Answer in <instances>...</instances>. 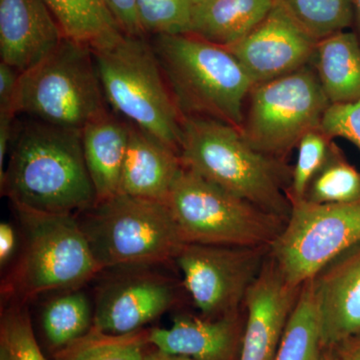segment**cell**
I'll use <instances>...</instances> for the list:
<instances>
[{
	"mask_svg": "<svg viewBox=\"0 0 360 360\" xmlns=\"http://www.w3.org/2000/svg\"><path fill=\"white\" fill-rule=\"evenodd\" d=\"M1 193L14 207L77 214L97 198L85 165L82 129L30 122L15 132Z\"/></svg>",
	"mask_w": 360,
	"mask_h": 360,
	"instance_id": "6da1fadb",
	"label": "cell"
},
{
	"mask_svg": "<svg viewBox=\"0 0 360 360\" xmlns=\"http://www.w3.org/2000/svg\"><path fill=\"white\" fill-rule=\"evenodd\" d=\"M182 167L286 221L291 172L279 158L248 143L241 130L201 116H182Z\"/></svg>",
	"mask_w": 360,
	"mask_h": 360,
	"instance_id": "7a4b0ae2",
	"label": "cell"
},
{
	"mask_svg": "<svg viewBox=\"0 0 360 360\" xmlns=\"http://www.w3.org/2000/svg\"><path fill=\"white\" fill-rule=\"evenodd\" d=\"M151 44L181 117H210L241 129L255 84L229 49L191 34L155 35Z\"/></svg>",
	"mask_w": 360,
	"mask_h": 360,
	"instance_id": "3957f363",
	"label": "cell"
},
{
	"mask_svg": "<svg viewBox=\"0 0 360 360\" xmlns=\"http://www.w3.org/2000/svg\"><path fill=\"white\" fill-rule=\"evenodd\" d=\"M90 47L106 103L179 153L181 116L153 44L122 32Z\"/></svg>",
	"mask_w": 360,
	"mask_h": 360,
	"instance_id": "277c9868",
	"label": "cell"
},
{
	"mask_svg": "<svg viewBox=\"0 0 360 360\" xmlns=\"http://www.w3.org/2000/svg\"><path fill=\"white\" fill-rule=\"evenodd\" d=\"M80 226L101 269L148 267L184 245L167 203L118 193L80 212Z\"/></svg>",
	"mask_w": 360,
	"mask_h": 360,
	"instance_id": "5b68a950",
	"label": "cell"
},
{
	"mask_svg": "<svg viewBox=\"0 0 360 360\" xmlns=\"http://www.w3.org/2000/svg\"><path fill=\"white\" fill-rule=\"evenodd\" d=\"M89 44L65 39L39 65L20 73L15 115L68 129H82L108 110Z\"/></svg>",
	"mask_w": 360,
	"mask_h": 360,
	"instance_id": "8992f818",
	"label": "cell"
},
{
	"mask_svg": "<svg viewBox=\"0 0 360 360\" xmlns=\"http://www.w3.org/2000/svg\"><path fill=\"white\" fill-rule=\"evenodd\" d=\"M167 205L184 243L269 248L285 224L184 167Z\"/></svg>",
	"mask_w": 360,
	"mask_h": 360,
	"instance_id": "52a82bcc",
	"label": "cell"
},
{
	"mask_svg": "<svg viewBox=\"0 0 360 360\" xmlns=\"http://www.w3.org/2000/svg\"><path fill=\"white\" fill-rule=\"evenodd\" d=\"M15 212L25 243L9 290L18 300L78 288L103 270L77 214Z\"/></svg>",
	"mask_w": 360,
	"mask_h": 360,
	"instance_id": "ba28073f",
	"label": "cell"
},
{
	"mask_svg": "<svg viewBox=\"0 0 360 360\" xmlns=\"http://www.w3.org/2000/svg\"><path fill=\"white\" fill-rule=\"evenodd\" d=\"M248 97L241 134L253 148L276 158L290 153L307 131L321 127L330 105L312 63L253 85Z\"/></svg>",
	"mask_w": 360,
	"mask_h": 360,
	"instance_id": "9c48e42d",
	"label": "cell"
},
{
	"mask_svg": "<svg viewBox=\"0 0 360 360\" xmlns=\"http://www.w3.org/2000/svg\"><path fill=\"white\" fill-rule=\"evenodd\" d=\"M360 245V200L341 205L292 202L283 231L269 246L270 257L295 286L315 278Z\"/></svg>",
	"mask_w": 360,
	"mask_h": 360,
	"instance_id": "30bf717a",
	"label": "cell"
},
{
	"mask_svg": "<svg viewBox=\"0 0 360 360\" xmlns=\"http://www.w3.org/2000/svg\"><path fill=\"white\" fill-rule=\"evenodd\" d=\"M269 248L184 243L174 259L194 304L205 319L236 314L264 267Z\"/></svg>",
	"mask_w": 360,
	"mask_h": 360,
	"instance_id": "8fae6325",
	"label": "cell"
},
{
	"mask_svg": "<svg viewBox=\"0 0 360 360\" xmlns=\"http://www.w3.org/2000/svg\"><path fill=\"white\" fill-rule=\"evenodd\" d=\"M317 44L319 40L276 0L264 20L227 49L238 59L255 85L310 65Z\"/></svg>",
	"mask_w": 360,
	"mask_h": 360,
	"instance_id": "7c38bea8",
	"label": "cell"
},
{
	"mask_svg": "<svg viewBox=\"0 0 360 360\" xmlns=\"http://www.w3.org/2000/svg\"><path fill=\"white\" fill-rule=\"evenodd\" d=\"M146 269H124L127 272L101 286L94 309V328L108 335H129L174 305L172 281Z\"/></svg>",
	"mask_w": 360,
	"mask_h": 360,
	"instance_id": "4fadbf2b",
	"label": "cell"
},
{
	"mask_svg": "<svg viewBox=\"0 0 360 360\" xmlns=\"http://www.w3.org/2000/svg\"><path fill=\"white\" fill-rule=\"evenodd\" d=\"M302 288L291 285L271 257L246 293L248 319L239 360H274Z\"/></svg>",
	"mask_w": 360,
	"mask_h": 360,
	"instance_id": "5bb4252c",
	"label": "cell"
},
{
	"mask_svg": "<svg viewBox=\"0 0 360 360\" xmlns=\"http://www.w3.org/2000/svg\"><path fill=\"white\" fill-rule=\"evenodd\" d=\"M314 284L322 349L360 336V245L322 270Z\"/></svg>",
	"mask_w": 360,
	"mask_h": 360,
	"instance_id": "9a60e30c",
	"label": "cell"
},
{
	"mask_svg": "<svg viewBox=\"0 0 360 360\" xmlns=\"http://www.w3.org/2000/svg\"><path fill=\"white\" fill-rule=\"evenodd\" d=\"M65 39L44 0H0L1 61L18 72L39 65Z\"/></svg>",
	"mask_w": 360,
	"mask_h": 360,
	"instance_id": "2e32d148",
	"label": "cell"
},
{
	"mask_svg": "<svg viewBox=\"0 0 360 360\" xmlns=\"http://www.w3.org/2000/svg\"><path fill=\"white\" fill-rule=\"evenodd\" d=\"M182 167L175 149L130 124L120 193L167 203Z\"/></svg>",
	"mask_w": 360,
	"mask_h": 360,
	"instance_id": "e0dca14e",
	"label": "cell"
},
{
	"mask_svg": "<svg viewBox=\"0 0 360 360\" xmlns=\"http://www.w3.org/2000/svg\"><path fill=\"white\" fill-rule=\"evenodd\" d=\"M238 338L236 314L217 319L175 317L168 328L148 331V345L163 354L193 360H232Z\"/></svg>",
	"mask_w": 360,
	"mask_h": 360,
	"instance_id": "ac0fdd59",
	"label": "cell"
},
{
	"mask_svg": "<svg viewBox=\"0 0 360 360\" xmlns=\"http://www.w3.org/2000/svg\"><path fill=\"white\" fill-rule=\"evenodd\" d=\"M129 129V122L106 110L82 129L85 165L97 201L108 200L120 193Z\"/></svg>",
	"mask_w": 360,
	"mask_h": 360,
	"instance_id": "d6986e66",
	"label": "cell"
},
{
	"mask_svg": "<svg viewBox=\"0 0 360 360\" xmlns=\"http://www.w3.org/2000/svg\"><path fill=\"white\" fill-rule=\"evenodd\" d=\"M276 0H210L193 7L191 32L222 47L245 39L271 11Z\"/></svg>",
	"mask_w": 360,
	"mask_h": 360,
	"instance_id": "ffe728a7",
	"label": "cell"
},
{
	"mask_svg": "<svg viewBox=\"0 0 360 360\" xmlns=\"http://www.w3.org/2000/svg\"><path fill=\"white\" fill-rule=\"evenodd\" d=\"M312 65L330 104L360 99V39L355 33L343 30L319 40Z\"/></svg>",
	"mask_w": 360,
	"mask_h": 360,
	"instance_id": "44dd1931",
	"label": "cell"
},
{
	"mask_svg": "<svg viewBox=\"0 0 360 360\" xmlns=\"http://www.w3.org/2000/svg\"><path fill=\"white\" fill-rule=\"evenodd\" d=\"M44 2L58 20L66 39L91 46L122 32L103 0H44Z\"/></svg>",
	"mask_w": 360,
	"mask_h": 360,
	"instance_id": "7402d4cb",
	"label": "cell"
},
{
	"mask_svg": "<svg viewBox=\"0 0 360 360\" xmlns=\"http://www.w3.org/2000/svg\"><path fill=\"white\" fill-rule=\"evenodd\" d=\"M94 310L87 295L70 290L45 304L41 324L52 347L63 349L89 333L94 326Z\"/></svg>",
	"mask_w": 360,
	"mask_h": 360,
	"instance_id": "603a6c76",
	"label": "cell"
},
{
	"mask_svg": "<svg viewBox=\"0 0 360 360\" xmlns=\"http://www.w3.org/2000/svg\"><path fill=\"white\" fill-rule=\"evenodd\" d=\"M321 349L314 284L309 281L302 285L274 360H315Z\"/></svg>",
	"mask_w": 360,
	"mask_h": 360,
	"instance_id": "cb8c5ba5",
	"label": "cell"
},
{
	"mask_svg": "<svg viewBox=\"0 0 360 360\" xmlns=\"http://www.w3.org/2000/svg\"><path fill=\"white\" fill-rule=\"evenodd\" d=\"M302 200L317 205H341L360 200V172L333 143L326 162L311 179Z\"/></svg>",
	"mask_w": 360,
	"mask_h": 360,
	"instance_id": "d4e9b609",
	"label": "cell"
},
{
	"mask_svg": "<svg viewBox=\"0 0 360 360\" xmlns=\"http://www.w3.org/2000/svg\"><path fill=\"white\" fill-rule=\"evenodd\" d=\"M148 333L108 335L92 326L89 333L60 349L56 360H146Z\"/></svg>",
	"mask_w": 360,
	"mask_h": 360,
	"instance_id": "484cf974",
	"label": "cell"
},
{
	"mask_svg": "<svg viewBox=\"0 0 360 360\" xmlns=\"http://www.w3.org/2000/svg\"><path fill=\"white\" fill-rule=\"evenodd\" d=\"M314 39L343 32L354 20V0H279Z\"/></svg>",
	"mask_w": 360,
	"mask_h": 360,
	"instance_id": "4316f807",
	"label": "cell"
},
{
	"mask_svg": "<svg viewBox=\"0 0 360 360\" xmlns=\"http://www.w3.org/2000/svg\"><path fill=\"white\" fill-rule=\"evenodd\" d=\"M144 34L177 35L191 32L193 4L189 0H136Z\"/></svg>",
	"mask_w": 360,
	"mask_h": 360,
	"instance_id": "83f0119b",
	"label": "cell"
},
{
	"mask_svg": "<svg viewBox=\"0 0 360 360\" xmlns=\"http://www.w3.org/2000/svg\"><path fill=\"white\" fill-rule=\"evenodd\" d=\"M333 143V139L322 131L321 127L309 130L298 141L297 158L291 172V203L304 198L307 186L326 162Z\"/></svg>",
	"mask_w": 360,
	"mask_h": 360,
	"instance_id": "f1b7e54d",
	"label": "cell"
},
{
	"mask_svg": "<svg viewBox=\"0 0 360 360\" xmlns=\"http://www.w3.org/2000/svg\"><path fill=\"white\" fill-rule=\"evenodd\" d=\"M0 345L11 360H47L35 338L27 310L20 303L2 314Z\"/></svg>",
	"mask_w": 360,
	"mask_h": 360,
	"instance_id": "f546056e",
	"label": "cell"
},
{
	"mask_svg": "<svg viewBox=\"0 0 360 360\" xmlns=\"http://www.w3.org/2000/svg\"><path fill=\"white\" fill-rule=\"evenodd\" d=\"M321 129L329 137H340L360 149V99L354 103L330 104L322 117Z\"/></svg>",
	"mask_w": 360,
	"mask_h": 360,
	"instance_id": "4dcf8cb0",
	"label": "cell"
},
{
	"mask_svg": "<svg viewBox=\"0 0 360 360\" xmlns=\"http://www.w3.org/2000/svg\"><path fill=\"white\" fill-rule=\"evenodd\" d=\"M120 30L132 37H146L137 15L136 0H103Z\"/></svg>",
	"mask_w": 360,
	"mask_h": 360,
	"instance_id": "1f68e13d",
	"label": "cell"
},
{
	"mask_svg": "<svg viewBox=\"0 0 360 360\" xmlns=\"http://www.w3.org/2000/svg\"><path fill=\"white\" fill-rule=\"evenodd\" d=\"M20 72L13 66L0 63V111H13ZM15 113V112H14Z\"/></svg>",
	"mask_w": 360,
	"mask_h": 360,
	"instance_id": "d6a6232c",
	"label": "cell"
},
{
	"mask_svg": "<svg viewBox=\"0 0 360 360\" xmlns=\"http://www.w3.org/2000/svg\"><path fill=\"white\" fill-rule=\"evenodd\" d=\"M14 116L13 111H0V179L4 176V162L11 142L13 141Z\"/></svg>",
	"mask_w": 360,
	"mask_h": 360,
	"instance_id": "836d02e7",
	"label": "cell"
},
{
	"mask_svg": "<svg viewBox=\"0 0 360 360\" xmlns=\"http://www.w3.org/2000/svg\"><path fill=\"white\" fill-rule=\"evenodd\" d=\"M18 250V233L8 222L0 224V265L6 266Z\"/></svg>",
	"mask_w": 360,
	"mask_h": 360,
	"instance_id": "e575fe53",
	"label": "cell"
},
{
	"mask_svg": "<svg viewBox=\"0 0 360 360\" xmlns=\"http://www.w3.org/2000/svg\"><path fill=\"white\" fill-rule=\"evenodd\" d=\"M336 360H360V336L331 349Z\"/></svg>",
	"mask_w": 360,
	"mask_h": 360,
	"instance_id": "d590c367",
	"label": "cell"
},
{
	"mask_svg": "<svg viewBox=\"0 0 360 360\" xmlns=\"http://www.w3.org/2000/svg\"><path fill=\"white\" fill-rule=\"evenodd\" d=\"M146 360H193L191 359H187L184 356H176V355H170L163 354V352L155 350V352L146 354Z\"/></svg>",
	"mask_w": 360,
	"mask_h": 360,
	"instance_id": "8d00e7d4",
	"label": "cell"
},
{
	"mask_svg": "<svg viewBox=\"0 0 360 360\" xmlns=\"http://www.w3.org/2000/svg\"><path fill=\"white\" fill-rule=\"evenodd\" d=\"M315 360H336L335 354L331 349H321L317 359Z\"/></svg>",
	"mask_w": 360,
	"mask_h": 360,
	"instance_id": "74e56055",
	"label": "cell"
},
{
	"mask_svg": "<svg viewBox=\"0 0 360 360\" xmlns=\"http://www.w3.org/2000/svg\"><path fill=\"white\" fill-rule=\"evenodd\" d=\"M354 18H356L357 25L360 33V0H354Z\"/></svg>",
	"mask_w": 360,
	"mask_h": 360,
	"instance_id": "f35d334b",
	"label": "cell"
},
{
	"mask_svg": "<svg viewBox=\"0 0 360 360\" xmlns=\"http://www.w3.org/2000/svg\"><path fill=\"white\" fill-rule=\"evenodd\" d=\"M0 360H11L6 348L0 345Z\"/></svg>",
	"mask_w": 360,
	"mask_h": 360,
	"instance_id": "ab89813d",
	"label": "cell"
},
{
	"mask_svg": "<svg viewBox=\"0 0 360 360\" xmlns=\"http://www.w3.org/2000/svg\"><path fill=\"white\" fill-rule=\"evenodd\" d=\"M193 6H198V4H205V2L210 1V0H189Z\"/></svg>",
	"mask_w": 360,
	"mask_h": 360,
	"instance_id": "60d3db41",
	"label": "cell"
}]
</instances>
